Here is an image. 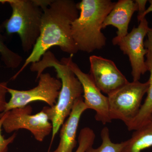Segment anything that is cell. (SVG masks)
<instances>
[{"label": "cell", "instance_id": "6da1fadb", "mask_svg": "<svg viewBox=\"0 0 152 152\" xmlns=\"http://www.w3.org/2000/svg\"><path fill=\"white\" fill-rule=\"evenodd\" d=\"M43 11L40 34L31 54L20 70L12 77L15 80L30 64L39 61L53 47L73 56L79 51L73 39L72 26L78 18L77 3L72 0H39Z\"/></svg>", "mask_w": 152, "mask_h": 152}, {"label": "cell", "instance_id": "7a4b0ae2", "mask_svg": "<svg viewBox=\"0 0 152 152\" xmlns=\"http://www.w3.org/2000/svg\"><path fill=\"white\" fill-rule=\"evenodd\" d=\"M48 68H53L57 77L60 79L62 86L57 102L52 107H44L43 110L53 125L52 143L67 117L70 113L77 99L82 96L83 90L80 82L69 67L56 58L53 53L48 50L41 60L31 64L30 70L37 73V79Z\"/></svg>", "mask_w": 152, "mask_h": 152}, {"label": "cell", "instance_id": "3957f363", "mask_svg": "<svg viewBox=\"0 0 152 152\" xmlns=\"http://www.w3.org/2000/svg\"><path fill=\"white\" fill-rule=\"evenodd\" d=\"M115 4L111 0H82L77 3L80 14L72 24V32L79 51L90 53L105 46L103 24Z\"/></svg>", "mask_w": 152, "mask_h": 152}, {"label": "cell", "instance_id": "277c9868", "mask_svg": "<svg viewBox=\"0 0 152 152\" xmlns=\"http://www.w3.org/2000/svg\"><path fill=\"white\" fill-rule=\"evenodd\" d=\"M12 15L1 25L6 35H18L25 52L32 50L40 34L43 11L39 0H9Z\"/></svg>", "mask_w": 152, "mask_h": 152}, {"label": "cell", "instance_id": "5b68a950", "mask_svg": "<svg viewBox=\"0 0 152 152\" xmlns=\"http://www.w3.org/2000/svg\"><path fill=\"white\" fill-rule=\"evenodd\" d=\"M148 81L128 82L107 95L110 118L120 120L126 126L136 116L142 100L148 89Z\"/></svg>", "mask_w": 152, "mask_h": 152}, {"label": "cell", "instance_id": "8992f818", "mask_svg": "<svg viewBox=\"0 0 152 152\" xmlns=\"http://www.w3.org/2000/svg\"><path fill=\"white\" fill-rule=\"evenodd\" d=\"M38 79L37 86L31 89L18 90L8 88L11 98L7 102L4 113L23 107L37 101L44 102L50 107L54 106L61 88V80L53 77L48 73H43Z\"/></svg>", "mask_w": 152, "mask_h": 152}, {"label": "cell", "instance_id": "52a82bcc", "mask_svg": "<svg viewBox=\"0 0 152 152\" xmlns=\"http://www.w3.org/2000/svg\"><path fill=\"white\" fill-rule=\"evenodd\" d=\"M32 110L31 106L28 105L6 112L2 125L4 130L10 134L25 129L31 132L37 141H43L52 133L53 125L43 109L35 115H32Z\"/></svg>", "mask_w": 152, "mask_h": 152}, {"label": "cell", "instance_id": "ba28073f", "mask_svg": "<svg viewBox=\"0 0 152 152\" xmlns=\"http://www.w3.org/2000/svg\"><path fill=\"white\" fill-rule=\"evenodd\" d=\"M139 23L137 27L133 28L117 44L123 53L129 57L134 81L140 80L142 75L148 71L145 58L148 50L145 48L144 39L150 27L146 17Z\"/></svg>", "mask_w": 152, "mask_h": 152}, {"label": "cell", "instance_id": "9c48e42d", "mask_svg": "<svg viewBox=\"0 0 152 152\" xmlns=\"http://www.w3.org/2000/svg\"><path fill=\"white\" fill-rule=\"evenodd\" d=\"M72 56L63 58L61 61L69 67L80 82L83 90L84 102L87 108L95 111V119L103 124L111 122L107 96L102 94L90 74L83 72L79 66L74 62Z\"/></svg>", "mask_w": 152, "mask_h": 152}, {"label": "cell", "instance_id": "30bf717a", "mask_svg": "<svg viewBox=\"0 0 152 152\" xmlns=\"http://www.w3.org/2000/svg\"><path fill=\"white\" fill-rule=\"evenodd\" d=\"M89 61L90 75L103 93L108 95L129 82L112 60L94 55Z\"/></svg>", "mask_w": 152, "mask_h": 152}, {"label": "cell", "instance_id": "8fae6325", "mask_svg": "<svg viewBox=\"0 0 152 152\" xmlns=\"http://www.w3.org/2000/svg\"><path fill=\"white\" fill-rule=\"evenodd\" d=\"M138 11V7L132 0H119L106 17L102 29L111 26L116 28L117 36L112 40L113 45L117 44L128 34L129 24L133 14Z\"/></svg>", "mask_w": 152, "mask_h": 152}, {"label": "cell", "instance_id": "7c38bea8", "mask_svg": "<svg viewBox=\"0 0 152 152\" xmlns=\"http://www.w3.org/2000/svg\"><path fill=\"white\" fill-rule=\"evenodd\" d=\"M88 110L83 96L76 100L68 118L60 130L59 143L51 152H73L77 145V132L82 114Z\"/></svg>", "mask_w": 152, "mask_h": 152}, {"label": "cell", "instance_id": "4fadbf2b", "mask_svg": "<svg viewBox=\"0 0 152 152\" xmlns=\"http://www.w3.org/2000/svg\"><path fill=\"white\" fill-rule=\"evenodd\" d=\"M145 61L148 71L150 76L148 82L149 83L147 96L145 102L142 105L136 116L127 125L129 131H134L142 126L149 122L152 118V50H149L146 56Z\"/></svg>", "mask_w": 152, "mask_h": 152}, {"label": "cell", "instance_id": "5bb4252c", "mask_svg": "<svg viewBox=\"0 0 152 152\" xmlns=\"http://www.w3.org/2000/svg\"><path fill=\"white\" fill-rule=\"evenodd\" d=\"M152 146V120L134 131L121 152H141Z\"/></svg>", "mask_w": 152, "mask_h": 152}, {"label": "cell", "instance_id": "9a60e30c", "mask_svg": "<svg viewBox=\"0 0 152 152\" xmlns=\"http://www.w3.org/2000/svg\"><path fill=\"white\" fill-rule=\"evenodd\" d=\"M2 26L0 25V55L1 59L7 67L14 69L18 67L23 61V58L20 55L8 48L6 45V37L3 35ZM1 66V63H0Z\"/></svg>", "mask_w": 152, "mask_h": 152}, {"label": "cell", "instance_id": "2e32d148", "mask_svg": "<svg viewBox=\"0 0 152 152\" xmlns=\"http://www.w3.org/2000/svg\"><path fill=\"white\" fill-rule=\"evenodd\" d=\"M101 137L102 143L101 145L96 148L90 147L86 152H121L124 146L126 141L119 143H115L111 140L108 128L105 127L101 131Z\"/></svg>", "mask_w": 152, "mask_h": 152}, {"label": "cell", "instance_id": "e0dca14e", "mask_svg": "<svg viewBox=\"0 0 152 152\" xmlns=\"http://www.w3.org/2000/svg\"><path fill=\"white\" fill-rule=\"evenodd\" d=\"M96 134L89 127H85L80 132L78 137V147L75 152H86L90 147L93 146Z\"/></svg>", "mask_w": 152, "mask_h": 152}, {"label": "cell", "instance_id": "ac0fdd59", "mask_svg": "<svg viewBox=\"0 0 152 152\" xmlns=\"http://www.w3.org/2000/svg\"><path fill=\"white\" fill-rule=\"evenodd\" d=\"M6 116V113L0 114V152H7L9 145L13 142L17 137L16 133H14L8 138L5 139L2 135L3 122Z\"/></svg>", "mask_w": 152, "mask_h": 152}, {"label": "cell", "instance_id": "d6986e66", "mask_svg": "<svg viewBox=\"0 0 152 152\" xmlns=\"http://www.w3.org/2000/svg\"><path fill=\"white\" fill-rule=\"evenodd\" d=\"M7 83H0V114L4 113L7 104L6 95L8 93Z\"/></svg>", "mask_w": 152, "mask_h": 152}, {"label": "cell", "instance_id": "ffe728a7", "mask_svg": "<svg viewBox=\"0 0 152 152\" xmlns=\"http://www.w3.org/2000/svg\"><path fill=\"white\" fill-rule=\"evenodd\" d=\"M134 1L137 4L138 7V14L137 20L139 22L141 20L144 18L143 17L144 14L146 10V5L148 1H146V0H136Z\"/></svg>", "mask_w": 152, "mask_h": 152}, {"label": "cell", "instance_id": "44dd1931", "mask_svg": "<svg viewBox=\"0 0 152 152\" xmlns=\"http://www.w3.org/2000/svg\"><path fill=\"white\" fill-rule=\"evenodd\" d=\"M147 36V39L144 42L145 48L148 50H152V27L149 29Z\"/></svg>", "mask_w": 152, "mask_h": 152}, {"label": "cell", "instance_id": "7402d4cb", "mask_svg": "<svg viewBox=\"0 0 152 152\" xmlns=\"http://www.w3.org/2000/svg\"><path fill=\"white\" fill-rule=\"evenodd\" d=\"M148 1L149 3H150V6H149L146 9L145 12V13L144 14V18H145L146 16L148 14L152 12V0H149Z\"/></svg>", "mask_w": 152, "mask_h": 152}, {"label": "cell", "instance_id": "603a6c76", "mask_svg": "<svg viewBox=\"0 0 152 152\" xmlns=\"http://www.w3.org/2000/svg\"><path fill=\"white\" fill-rule=\"evenodd\" d=\"M9 0H0V4H5L8 3Z\"/></svg>", "mask_w": 152, "mask_h": 152}, {"label": "cell", "instance_id": "cb8c5ba5", "mask_svg": "<svg viewBox=\"0 0 152 152\" xmlns=\"http://www.w3.org/2000/svg\"><path fill=\"white\" fill-rule=\"evenodd\" d=\"M151 120H152V118Z\"/></svg>", "mask_w": 152, "mask_h": 152}]
</instances>
